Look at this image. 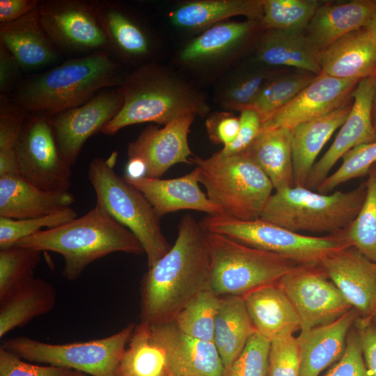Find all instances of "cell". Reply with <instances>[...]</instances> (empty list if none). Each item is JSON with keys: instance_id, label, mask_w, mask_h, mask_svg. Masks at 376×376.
<instances>
[{"instance_id": "cell-23", "label": "cell", "mask_w": 376, "mask_h": 376, "mask_svg": "<svg viewBox=\"0 0 376 376\" xmlns=\"http://www.w3.org/2000/svg\"><path fill=\"white\" fill-rule=\"evenodd\" d=\"M352 308L332 322L300 331L297 337L301 350L299 376H318L342 357L351 327L359 317Z\"/></svg>"}, {"instance_id": "cell-51", "label": "cell", "mask_w": 376, "mask_h": 376, "mask_svg": "<svg viewBox=\"0 0 376 376\" xmlns=\"http://www.w3.org/2000/svg\"><path fill=\"white\" fill-rule=\"evenodd\" d=\"M363 360L370 376H376V323L359 317L354 322Z\"/></svg>"}, {"instance_id": "cell-54", "label": "cell", "mask_w": 376, "mask_h": 376, "mask_svg": "<svg viewBox=\"0 0 376 376\" xmlns=\"http://www.w3.org/2000/svg\"><path fill=\"white\" fill-rule=\"evenodd\" d=\"M364 28L376 46V12Z\"/></svg>"}, {"instance_id": "cell-40", "label": "cell", "mask_w": 376, "mask_h": 376, "mask_svg": "<svg viewBox=\"0 0 376 376\" xmlns=\"http://www.w3.org/2000/svg\"><path fill=\"white\" fill-rule=\"evenodd\" d=\"M317 75L295 74L270 78L249 108L260 117L262 124L292 100Z\"/></svg>"}, {"instance_id": "cell-11", "label": "cell", "mask_w": 376, "mask_h": 376, "mask_svg": "<svg viewBox=\"0 0 376 376\" xmlns=\"http://www.w3.org/2000/svg\"><path fill=\"white\" fill-rule=\"evenodd\" d=\"M19 174L51 192L69 191L71 168L58 148L49 118L33 114L26 120L16 147Z\"/></svg>"}, {"instance_id": "cell-55", "label": "cell", "mask_w": 376, "mask_h": 376, "mask_svg": "<svg viewBox=\"0 0 376 376\" xmlns=\"http://www.w3.org/2000/svg\"><path fill=\"white\" fill-rule=\"evenodd\" d=\"M371 117H372L373 126L375 130L376 131V73H375L374 93H373V103H372Z\"/></svg>"}, {"instance_id": "cell-42", "label": "cell", "mask_w": 376, "mask_h": 376, "mask_svg": "<svg viewBox=\"0 0 376 376\" xmlns=\"http://www.w3.org/2000/svg\"><path fill=\"white\" fill-rule=\"evenodd\" d=\"M40 253L17 246L0 249V302L16 288L33 277Z\"/></svg>"}, {"instance_id": "cell-21", "label": "cell", "mask_w": 376, "mask_h": 376, "mask_svg": "<svg viewBox=\"0 0 376 376\" xmlns=\"http://www.w3.org/2000/svg\"><path fill=\"white\" fill-rule=\"evenodd\" d=\"M198 170L175 178L161 179L141 177L125 180L141 191L160 219L164 215L179 210H191L207 214L223 213L198 185Z\"/></svg>"}, {"instance_id": "cell-22", "label": "cell", "mask_w": 376, "mask_h": 376, "mask_svg": "<svg viewBox=\"0 0 376 376\" xmlns=\"http://www.w3.org/2000/svg\"><path fill=\"white\" fill-rule=\"evenodd\" d=\"M112 51L126 63L147 60L154 52V43L145 27L120 3L93 1Z\"/></svg>"}, {"instance_id": "cell-49", "label": "cell", "mask_w": 376, "mask_h": 376, "mask_svg": "<svg viewBox=\"0 0 376 376\" xmlns=\"http://www.w3.org/2000/svg\"><path fill=\"white\" fill-rule=\"evenodd\" d=\"M205 127L211 141L224 147L235 141L240 128V119L232 111H217L208 114Z\"/></svg>"}, {"instance_id": "cell-47", "label": "cell", "mask_w": 376, "mask_h": 376, "mask_svg": "<svg viewBox=\"0 0 376 376\" xmlns=\"http://www.w3.org/2000/svg\"><path fill=\"white\" fill-rule=\"evenodd\" d=\"M70 370L27 363L0 347V376H70Z\"/></svg>"}, {"instance_id": "cell-16", "label": "cell", "mask_w": 376, "mask_h": 376, "mask_svg": "<svg viewBox=\"0 0 376 376\" xmlns=\"http://www.w3.org/2000/svg\"><path fill=\"white\" fill-rule=\"evenodd\" d=\"M123 99L117 89L97 94L86 103L49 117L59 151L72 166L85 142L113 119Z\"/></svg>"}, {"instance_id": "cell-3", "label": "cell", "mask_w": 376, "mask_h": 376, "mask_svg": "<svg viewBox=\"0 0 376 376\" xmlns=\"http://www.w3.org/2000/svg\"><path fill=\"white\" fill-rule=\"evenodd\" d=\"M122 79L111 52H97L29 77L12 101L26 113L51 117L86 103L102 88L118 86Z\"/></svg>"}, {"instance_id": "cell-15", "label": "cell", "mask_w": 376, "mask_h": 376, "mask_svg": "<svg viewBox=\"0 0 376 376\" xmlns=\"http://www.w3.org/2000/svg\"><path fill=\"white\" fill-rule=\"evenodd\" d=\"M260 20L224 21L203 31L178 52L176 63L182 68L210 76L226 69L244 45L261 26Z\"/></svg>"}, {"instance_id": "cell-7", "label": "cell", "mask_w": 376, "mask_h": 376, "mask_svg": "<svg viewBox=\"0 0 376 376\" xmlns=\"http://www.w3.org/2000/svg\"><path fill=\"white\" fill-rule=\"evenodd\" d=\"M117 152L107 159H93L88 178L97 203L139 240L146 253L148 268L154 266L171 249L152 206L143 194L114 171Z\"/></svg>"}, {"instance_id": "cell-28", "label": "cell", "mask_w": 376, "mask_h": 376, "mask_svg": "<svg viewBox=\"0 0 376 376\" xmlns=\"http://www.w3.org/2000/svg\"><path fill=\"white\" fill-rule=\"evenodd\" d=\"M242 297L257 332L270 341L301 329L297 313L278 283L260 287Z\"/></svg>"}, {"instance_id": "cell-19", "label": "cell", "mask_w": 376, "mask_h": 376, "mask_svg": "<svg viewBox=\"0 0 376 376\" xmlns=\"http://www.w3.org/2000/svg\"><path fill=\"white\" fill-rule=\"evenodd\" d=\"M320 267L362 318L376 315V263L353 246L325 257Z\"/></svg>"}, {"instance_id": "cell-24", "label": "cell", "mask_w": 376, "mask_h": 376, "mask_svg": "<svg viewBox=\"0 0 376 376\" xmlns=\"http://www.w3.org/2000/svg\"><path fill=\"white\" fill-rule=\"evenodd\" d=\"M74 202L70 192L43 190L19 174L0 176V217L13 219L42 217L69 207Z\"/></svg>"}, {"instance_id": "cell-14", "label": "cell", "mask_w": 376, "mask_h": 376, "mask_svg": "<svg viewBox=\"0 0 376 376\" xmlns=\"http://www.w3.org/2000/svg\"><path fill=\"white\" fill-rule=\"evenodd\" d=\"M278 284L297 313L301 331L332 322L352 308L320 266L297 265Z\"/></svg>"}, {"instance_id": "cell-36", "label": "cell", "mask_w": 376, "mask_h": 376, "mask_svg": "<svg viewBox=\"0 0 376 376\" xmlns=\"http://www.w3.org/2000/svg\"><path fill=\"white\" fill-rule=\"evenodd\" d=\"M221 297L211 289L201 292L178 313L173 324L188 336L213 342Z\"/></svg>"}, {"instance_id": "cell-1", "label": "cell", "mask_w": 376, "mask_h": 376, "mask_svg": "<svg viewBox=\"0 0 376 376\" xmlns=\"http://www.w3.org/2000/svg\"><path fill=\"white\" fill-rule=\"evenodd\" d=\"M178 229L174 244L142 278L140 319L150 324L172 322L195 296L211 289L205 232L190 214Z\"/></svg>"}, {"instance_id": "cell-56", "label": "cell", "mask_w": 376, "mask_h": 376, "mask_svg": "<svg viewBox=\"0 0 376 376\" xmlns=\"http://www.w3.org/2000/svg\"><path fill=\"white\" fill-rule=\"evenodd\" d=\"M70 376H89V375H88L86 373L77 371V370H71Z\"/></svg>"}, {"instance_id": "cell-45", "label": "cell", "mask_w": 376, "mask_h": 376, "mask_svg": "<svg viewBox=\"0 0 376 376\" xmlns=\"http://www.w3.org/2000/svg\"><path fill=\"white\" fill-rule=\"evenodd\" d=\"M270 340L255 332L233 363L228 376H268Z\"/></svg>"}, {"instance_id": "cell-30", "label": "cell", "mask_w": 376, "mask_h": 376, "mask_svg": "<svg viewBox=\"0 0 376 376\" xmlns=\"http://www.w3.org/2000/svg\"><path fill=\"white\" fill-rule=\"evenodd\" d=\"M263 0H194L182 2L170 13L176 27L190 30H206L235 16L249 20H260Z\"/></svg>"}, {"instance_id": "cell-44", "label": "cell", "mask_w": 376, "mask_h": 376, "mask_svg": "<svg viewBox=\"0 0 376 376\" xmlns=\"http://www.w3.org/2000/svg\"><path fill=\"white\" fill-rule=\"evenodd\" d=\"M340 167L328 175L318 186L317 191L329 194L336 187L350 180L367 175L370 169L376 163V141L358 146L342 157Z\"/></svg>"}, {"instance_id": "cell-31", "label": "cell", "mask_w": 376, "mask_h": 376, "mask_svg": "<svg viewBox=\"0 0 376 376\" xmlns=\"http://www.w3.org/2000/svg\"><path fill=\"white\" fill-rule=\"evenodd\" d=\"M257 47V58L269 65H283L322 73L320 51L303 33L265 29Z\"/></svg>"}, {"instance_id": "cell-43", "label": "cell", "mask_w": 376, "mask_h": 376, "mask_svg": "<svg viewBox=\"0 0 376 376\" xmlns=\"http://www.w3.org/2000/svg\"><path fill=\"white\" fill-rule=\"evenodd\" d=\"M77 217V212L71 207L35 218L13 219L0 217V249L15 246L18 241L38 233L42 228H56Z\"/></svg>"}, {"instance_id": "cell-53", "label": "cell", "mask_w": 376, "mask_h": 376, "mask_svg": "<svg viewBox=\"0 0 376 376\" xmlns=\"http://www.w3.org/2000/svg\"><path fill=\"white\" fill-rule=\"evenodd\" d=\"M36 0H1V24L15 22L33 11L38 6Z\"/></svg>"}, {"instance_id": "cell-5", "label": "cell", "mask_w": 376, "mask_h": 376, "mask_svg": "<svg viewBox=\"0 0 376 376\" xmlns=\"http://www.w3.org/2000/svg\"><path fill=\"white\" fill-rule=\"evenodd\" d=\"M366 194V182L349 191L315 192L293 186L275 191L260 219L292 231L338 235L356 219Z\"/></svg>"}, {"instance_id": "cell-33", "label": "cell", "mask_w": 376, "mask_h": 376, "mask_svg": "<svg viewBox=\"0 0 376 376\" xmlns=\"http://www.w3.org/2000/svg\"><path fill=\"white\" fill-rule=\"evenodd\" d=\"M256 329L242 296H223L217 314L214 340L227 376Z\"/></svg>"}, {"instance_id": "cell-41", "label": "cell", "mask_w": 376, "mask_h": 376, "mask_svg": "<svg viewBox=\"0 0 376 376\" xmlns=\"http://www.w3.org/2000/svg\"><path fill=\"white\" fill-rule=\"evenodd\" d=\"M26 113L14 102L1 96L0 176L19 174L16 147Z\"/></svg>"}, {"instance_id": "cell-35", "label": "cell", "mask_w": 376, "mask_h": 376, "mask_svg": "<svg viewBox=\"0 0 376 376\" xmlns=\"http://www.w3.org/2000/svg\"><path fill=\"white\" fill-rule=\"evenodd\" d=\"M117 376H173L166 352L149 323L135 324L120 360Z\"/></svg>"}, {"instance_id": "cell-32", "label": "cell", "mask_w": 376, "mask_h": 376, "mask_svg": "<svg viewBox=\"0 0 376 376\" xmlns=\"http://www.w3.org/2000/svg\"><path fill=\"white\" fill-rule=\"evenodd\" d=\"M54 285L34 276L16 288L0 302V338L49 312L55 306Z\"/></svg>"}, {"instance_id": "cell-20", "label": "cell", "mask_w": 376, "mask_h": 376, "mask_svg": "<svg viewBox=\"0 0 376 376\" xmlns=\"http://www.w3.org/2000/svg\"><path fill=\"white\" fill-rule=\"evenodd\" d=\"M150 326L166 352L173 376H227L213 342L188 336L173 322Z\"/></svg>"}, {"instance_id": "cell-38", "label": "cell", "mask_w": 376, "mask_h": 376, "mask_svg": "<svg viewBox=\"0 0 376 376\" xmlns=\"http://www.w3.org/2000/svg\"><path fill=\"white\" fill-rule=\"evenodd\" d=\"M323 3L318 0H263L262 26L265 30L303 33Z\"/></svg>"}, {"instance_id": "cell-34", "label": "cell", "mask_w": 376, "mask_h": 376, "mask_svg": "<svg viewBox=\"0 0 376 376\" xmlns=\"http://www.w3.org/2000/svg\"><path fill=\"white\" fill-rule=\"evenodd\" d=\"M292 129L261 131L244 150L270 180L275 191L294 186Z\"/></svg>"}, {"instance_id": "cell-46", "label": "cell", "mask_w": 376, "mask_h": 376, "mask_svg": "<svg viewBox=\"0 0 376 376\" xmlns=\"http://www.w3.org/2000/svg\"><path fill=\"white\" fill-rule=\"evenodd\" d=\"M301 350L293 334L270 341L268 376H299Z\"/></svg>"}, {"instance_id": "cell-25", "label": "cell", "mask_w": 376, "mask_h": 376, "mask_svg": "<svg viewBox=\"0 0 376 376\" xmlns=\"http://www.w3.org/2000/svg\"><path fill=\"white\" fill-rule=\"evenodd\" d=\"M0 44L23 70L46 67L60 57L59 51L40 24L38 7L15 22L1 24Z\"/></svg>"}, {"instance_id": "cell-8", "label": "cell", "mask_w": 376, "mask_h": 376, "mask_svg": "<svg viewBox=\"0 0 376 376\" xmlns=\"http://www.w3.org/2000/svg\"><path fill=\"white\" fill-rule=\"evenodd\" d=\"M199 224L206 233L221 235L242 244L276 253L298 265L320 266L329 254L352 246L345 232L310 236L261 219L243 221L224 212L207 214Z\"/></svg>"}, {"instance_id": "cell-29", "label": "cell", "mask_w": 376, "mask_h": 376, "mask_svg": "<svg viewBox=\"0 0 376 376\" xmlns=\"http://www.w3.org/2000/svg\"><path fill=\"white\" fill-rule=\"evenodd\" d=\"M292 128L294 186L305 187L315 160L334 132L345 121L352 104Z\"/></svg>"}, {"instance_id": "cell-10", "label": "cell", "mask_w": 376, "mask_h": 376, "mask_svg": "<svg viewBox=\"0 0 376 376\" xmlns=\"http://www.w3.org/2000/svg\"><path fill=\"white\" fill-rule=\"evenodd\" d=\"M134 323L109 336L65 344H50L26 336L2 340L1 347L30 362L77 370L91 376H117V369Z\"/></svg>"}, {"instance_id": "cell-12", "label": "cell", "mask_w": 376, "mask_h": 376, "mask_svg": "<svg viewBox=\"0 0 376 376\" xmlns=\"http://www.w3.org/2000/svg\"><path fill=\"white\" fill-rule=\"evenodd\" d=\"M40 24L58 50L88 54L111 52L93 2L48 0L38 6Z\"/></svg>"}, {"instance_id": "cell-13", "label": "cell", "mask_w": 376, "mask_h": 376, "mask_svg": "<svg viewBox=\"0 0 376 376\" xmlns=\"http://www.w3.org/2000/svg\"><path fill=\"white\" fill-rule=\"evenodd\" d=\"M196 116L187 114L162 128L150 125L127 146L128 162L124 177L160 178L172 166L191 164L194 155L188 142Z\"/></svg>"}, {"instance_id": "cell-17", "label": "cell", "mask_w": 376, "mask_h": 376, "mask_svg": "<svg viewBox=\"0 0 376 376\" xmlns=\"http://www.w3.org/2000/svg\"><path fill=\"white\" fill-rule=\"evenodd\" d=\"M375 74L360 80L352 92L351 110L334 141L312 168L305 187L317 189L343 156L351 149L376 141L372 123V103Z\"/></svg>"}, {"instance_id": "cell-58", "label": "cell", "mask_w": 376, "mask_h": 376, "mask_svg": "<svg viewBox=\"0 0 376 376\" xmlns=\"http://www.w3.org/2000/svg\"><path fill=\"white\" fill-rule=\"evenodd\" d=\"M376 164V163H375Z\"/></svg>"}, {"instance_id": "cell-57", "label": "cell", "mask_w": 376, "mask_h": 376, "mask_svg": "<svg viewBox=\"0 0 376 376\" xmlns=\"http://www.w3.org/2000/svg\"><path fill=\"white\" fill-rule=\"evenodd\" d=\"M374 322L376 323V315L374 316L373 319Z\"/></svg>"}, {"instance_id": "cell-39", "label": "cell", "mask_w": 376, "mask_h": 376, "mask_svg": "<svg viewBox=\"0 0 376 376\" xmlns=\"http://www.w3.org/2000/svg\"><path fill=\"white\" fill-rule=\"evenodd\" d=\"M367 175L364 202L345 234L352 246L376 263V164Z\"/></svg>"}, {"instance_id": "cell-50", "label": "cell", "mask_w": 376, "mask_h": 376, "mask_svg": "<svg viewBox=\"0 0 376 376\" xmlns=\"http://www.w3.org/2000/svg\"><path fill=\"white\" fill-rule=\"evenodd\" d=\"M240 112V128L237 135L231 144L223 147L219 150L224 155H232L244 152L261 132L262 121L255 111L246 109Z\"/></svg>"}, {"instance_id": "cell-26", "label": "cell", "mask_w": 376, "mask_h": 376, "mask_svg": "<svg viewBox=\"0 0 376 376\" xmlns=\"http://www.w3.org/2000/svg\"><path fill=\"white\" fill-rule=\"evenodd\" d=\"M322 73L360 81L376 73V46L365 28L352 31L320 52Z\"/></svg>"}, {"instance_id": "cell-4", "label": "cell", "mask_w": 376, "mask_h": 376, "mask_svg": "<svg viewBox=\"0 0 376 376\" xmlns=\"http://www.w3.org/2000/svg\"><path fill=\"white\" fill-rule=\"evenodd\" d=\"M15 246L62 256V275L77 279L91 263L114 252L144 253L136 237L98 203L81 217L60 226L40 230Z\"/></svg>"}, {"instance_id": "cell-52", "label": "cell", "mask_w": 376, "mask_h": 376, "mask_svg": "<svg viewBox=\"0 0 376 376\" xmlns=\"http://www.w3.org/2000/svg\"><path fill=\"white\" fill-rule=\"evenodd\" d=\"M21 67L14 56L0 44V93L1 97L13 87Z\"/></svg>"}, {"instance_id": "cell-9", "label": "cell", "mask_w": 376, "mask_h": 376, "mask_svg": "<svg viewBox=\"0 0 376 376\" xmlns=\"http://www.w3.org/2000/svg\"><path fill=\"white\" fill-rule=\"evenodd\" d=\"M205 237L211 263L210 287L220 297H242L260 287L278 283L298 265L221 235L205 232Z\"/></svg>"}, {"instance_id": "cell-37", "label": "cell", "mask_w": 376, "mask_h": 376, "mask_svg": "<svg viewBox=\"0 0 376 376\" xmlns=\"http://www.w3.org/2000/svg\"><path fill=\"white\" fill-rule=\"evenodd\" d=\"M271 75L270 72L262 70L226 74L217 83L215 100L225 111L248 109Z\"/></svg>"}, {"instance_id": "cell-18", "label": "cell", "mask_w": 376, "mask_h": 376, "mask_svg": "<svg viewBox=\"0 0 376 376\" xmlns=\"http://www.w3.org/2000/svg\"><path fill=\"white\" fill-rule=\"evenodd\" d=\"M359 81L323 73L317 75L292 100L263 123L261 131L292 129L331 113L350 102Z\"/></svg>"}, {"instance_id": "cell-27", "label": "cell", "mask_w": 376, "mask_h": 376, "mask_svg": "<svg viewBox=\"0 0 376 376\" xmlns=\"http://www.w3.org/2000/svg\"><path fill=\"white\" fill-rule=\"evenodd\" d=\"M376 12V0L324 3L307 26V36L321 52L335 40L364 28Z\"/></svg>"}, {"instance_id": "cell-2", "label": "cell", "mask_w": 376, "mask_h": 376, "mask_svg": "<svg viewBox=\"0 0 376 376\" xmlns=\"http://www.w3.org/2000/svg\"><path fill=\"white\" fill-rule=\"evenodd\" d=\"M123 99L116 116L101 130L114 135L129 125L155 123L166 125L187 114L204 117L210 106L204 94L167 67L146 63L122 79L117 87Z\"/></svg>"}, {"instance_id": "cell-6", "label": "cell", "mask_w": 376, "mask_h": 376, "mask_svg": "<svg viewBox=\"0 0 376 376\" xmlns=\"http://www.w3.org/2000/svg\"><path fill=\"white\" fill-rule=\"evenodd\" d=\"M190 162L207 197L224 213L243 221L260 219L274 187L246 152L224 155L219 151L207 158L193 155Z\"/></svg>"}, {"instance_id": "cell-48", "label": "cell", "mask_w": 376, "mask_h": 376, "mask_svg": "<svg viewBox=\"0 0 376 376\" xmlns=\"http://www.w3.org/2000/svg\"><path fill=\"white\" fill-rule=\"evenodd\" d=\"M323 376H370L355 329L350 330L347 335L342 357Z\"/></svg>"}]
</instances>
